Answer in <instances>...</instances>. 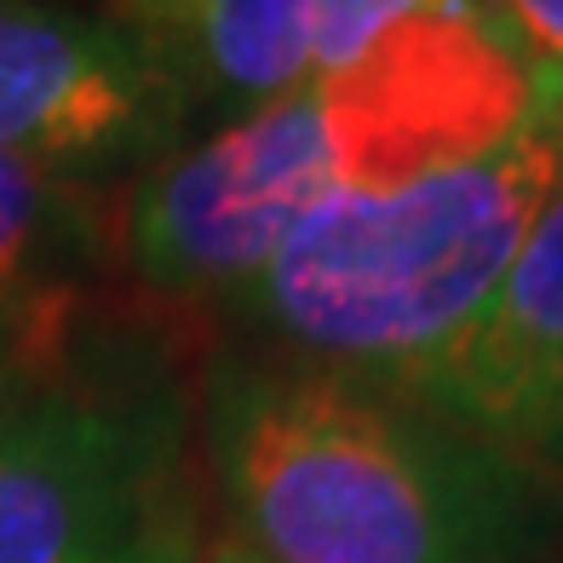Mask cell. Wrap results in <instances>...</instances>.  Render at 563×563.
Segmentation results:
<instances>
[{"mask_svg":"<svg viewBox=\"0 0 563 563\" xmlns=\"http://www.w3.org/2000/svg\"><path fill=\"white\" fill-rule=\"evenodd\" d=\"M115 196L121 185L58 178L0 156V311L104 288L115 276Z\"/></svg>","mask_w":563,"mask_h":563,"instance_id":"ba28073f","label":"cell"},{"mask_svg":"<svg viewBox=\"0 0 563 563\" xmlns=\"http://www.w3.org/2000/svg\"><path fill=\"white\" fill-rule=\"evenodd\" d=\"M340 190H363V162L340 104L305 81L126 178L115 196V276L126 294L213 334L219 305Z\"/></svg>","mask_w":563,"mask_h":563,"instance_id":"277c9868","label":"cell"},{"mask_svg":"<svg viewBox=\"0 0 563 563\" xmlns=\"http://www.w3.org/2000/svg\"><path fill=\"white\" fill-rule=\"evenodd\" d=\"M408 402L563 472V185L489 305L420 374Z\"/></svg>","mask_w":563,"mask_h":563,"instance_id":"8992f818","label":"cell"},{"mask_svg":"<svg viewBox=\"0 0 563 563\" xmlns=\"http://www.w3.org/2000/svg\"><path fill=\"white\" fill-rule=\"evenodd\" d=\"M426 12H477L472 0H317V46H311V75L351 69L368 58L397 23L426 18Z\"/></svg>","mask_w":563,"mask_h":563,"instance_id":"9c48e42d","label":"cell"},{"mask_svg":"<svg viewBox=\"0 0 563 563\" xmlns=\"http://www.w3.org/2000/svg\"><path fill=\"white\" fill-rule=\"evenodd\" d=\"M190 121H242L311 81L317 0H104Z\"/></svg>","mask_w":563,"mask_h":563,"instance_id":"52a82bcc","label":"cell"},{"mask_svg":"<svg viewBox=\"0 0 563 563\" xmlns=\"http://www.w3.org/2000/svg\"><path fill=\"white\" fill-rule=\"evenodd\" d=\"M196 431L224 534L265 563H563V472L397 391L213 345Z\"/></svg>","mask_w":563,"mask_h":563,"instance_id":"6da1fadb","label":"cell"},{"mask_svg":"<svg viewBox=\"0 0 563 563\" xmlns=\"http://www.w3.org/2000/svg\"><path fill=\"white\" fill-rule=\"evenodd\" d=\"M30 317V311H23ZM23 317H7L0 322V386L12 379V368H18V345H23Z\"/></svg>","mask_w":563,"mask_h":563,"instance_id":"7c38bea8","label":"cell"},{"mask_svg":"<svg viewBox=\"0 0 563 563\" xmlns=\"http://www.w3.org/2000/svg\"><path fill=\"white\" fill-rule=\"evenodd\" d=\"M18 317H23V311H18ZM0 322H7V311H0Z\"/></svg>","mask_w":563,"mask_h":563,"instance_id":"4fadbf2b","label":"cell"},{"mask_svg":"<svg viewBox=\"0 0 563 563\" xmlns=\"http://www.w3.org/2000/svg\"><path fill=\"white\" fill-rule=\"evenodd\" d=\"M558 185L563 87L534 81L529 121L489 156L311 208L219 305L213 345L408 397L489 305Z\"/></svg>","mask_w":563,"mask_h":563,"instance_id":"7a4b0ae2","label":"cell"},{"mask_svg":"<svg viewBox=\"0 0 563 563\" xmlns=\"http://www.w3.org/2000/svg\"><path fill=\"white\" fill-rule=\"evenodd\" d=\"M472 7L529 64L534 81L563 87V0H472Z\"/></svg>","mask_w":563,"mask_h":563,"instance_id":"30bf717a","label":"cell"},{"mask_svg":"<svg viewBox=\"0 0 563 563\" xmlns=\"http://www.w3.org/2000/svg\"><path fill=\"white\" fill-rule=\"evenodd\" d=\"M213 334L126 288L23 317L0 386V563H190L201 529L196 386Z\"/></svg>","mask_w":563,"mask_h":563,"instance_id":"3957f363","label":"cell"},{"mask_svg":"<svg viewBox=\"0 0 563 563\" xmlns=\"http://www.w3.org/2000/svg\"><path fill=\"white\" fill-rule=\"evenodd\" d=\"M190 563H265V558H253L247 547H236V541H230V534L219 529V534H208V541L196 547V558H190Z\"/></svg>","mask_w":563,"mask_h":563,"instance_id":"8fae6325","label":"cell"},{"mask_svg":"<svg viewBox=\"0 0 563 563\" xmlns=\"http://www.w3.org/2000/svg\"><path fill=\"white\" fill-rule=\"evenodd\" d=\"M190 133L173 87L110 18L0 0V156L126 185Z\"/></svg>","mask_w":563,"mask_h":563,"instance_id":"5b68a950","label":"cell"}]
</instances>
